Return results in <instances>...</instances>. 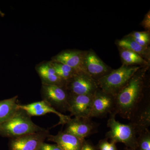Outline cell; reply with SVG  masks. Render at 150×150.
<instances>
[{"mask_svg": "<svg viewBox=\"0 0 150 150\" xmlns=\"http://www.w3.org/2000/svg\"><path fill=\"white\" fill-rule=\"evenodd\" d=\"M130 123L135 127L138 135L149 129L150 126V102L149 98L143 97L130 119Z\"/></svg>", "mask_w": 150, "mask_h": 150, "instance_id": "cell-13", "label": "cell"}, {"mask_svg": "<svg viewBox=\"0 0 150 150\" xmlns=\"http://www.w3.org/2000/svg\"><path fill=\"white\" fill-rule=\"evenodd\" d=\"M50 63L56 74L65 83L77 74L74 70L67 65L52 61H51Z\"/></svg>", "mask_w": 150, "mask_h": 150, "instance_id": "cell-20", "label": "cell"}, {"mask_svg": "<svg viewBox=\"0 0 150 150\" xmlns=\"http://www.w3.org/2000/svg\"><path fill=\"white\" fill-rule=\"evenodd\" d=\"M120 48V55L123 64L130 66L131 65H146L148 64V62L139 54L127 49Z\"/></svg>", "mask_w": 150, "mask_h": 150, "instance_id": "cell-19", "label": "cell"}, {"mask_svg": "<svg viewBox=\"0 0 150 150\" xmlns=\"http://www.w3.org/2000/svg\"><path fill=\"white\" fill-rule=\"evenodd\" d=\"M81 150H96V149L89 142L85 140Z\"/></svg>", "mask_w": 150, "mask_h": 150, "instance_id": "cell-26", "label": "cell"}, {"mask_svg": "<svg viewBox=\"0 0 150 150\" xmlns=\"http://www.w3.org/2000/svg\"><path fill=\"white\" fill-rule=\"evenodd\" d=\"M66 125L64 132L83 140L96 132L98 127V125L92 121L91 118L76 117L71 118Z\"/></svg>", "mask_w": 150, "mask_h": 150, "instance_id": "cell-9", "label": "cell"}, {"mask_svg": "<svg viewBox=\"0 0 150 150\" xmlns=\"http://www.w3.org/2000/svg\"><path fill=\"white\" fill-rule=\"evenodd\" d=\"M97 147L100 150H118L115 144L108 142L106 139L100 141Z\"/></svg>", "mask_w": 150, "mask_h": 150, "instance_id": "cell-23", "label": "cell"}, {"mask_svg": "<svg viewBox=\"0 0 150 150\" xmlns=\"http://www.w3.org/2000/svg\"><path fill=\"white\" fill-rule=\"evenodd\" d=\"M47 140L54 142L63 150H81L85 140L60 131L56 135H49Z\"/></svg>", "mask_w": 150, "mask_h": 150, "instance_id": "cell-15", "label": "cell"}, {"mask_svg": "<svg viewBox=\"0 0 150 150\" xmlns=\"http://www.w3.org/2000/svg\"><path fill=\"white\" fill-rule=\"evenodd\" d=\"M69 109L71 116L76 118H91L92 103L94 95H69Z\"/></svg>", "mask_w": 150, "mask_h": 150, "instance_id": "cell-11", "label": "cell"}, {"mask_svg": "<svg viewBox=\"0 0 150 150\" xmlns=\"http://www.w3.org/2000/svg\"><path fill=\"white\" fill-rule=\"evenodd\" d=\"M84 69L86 72L96 81L111 71L92 50L86 54Z\"/></svg>", "mask_w": 150, "mask_h": 150, "instance_id": "cell-14", "label": "cell"}, {"mask_svg": "<svg viewBox=\"0 0 150 150\" xmlns=\"http://www.w3.org/2000/svg\"><path fill=\"white\" fill-rule=\"evenodd\" d=\"M44 130L33 123L25 111L18 109L8 121L0 124V136L11 139Z\"/></svg>", "mask_w": 150, "mask_h": 150, "instance_id": "cell-2", "label": "cell"}, {"mask_svg": "<svg viewBox=\"0 0 150 150\" xmlns=\"http://www.w3.org/2000/svg\"><path fill=\"white\" fill-rule=\"evenodd\" d=\"M142 24L145 29L149 30L150 28V11H149L145 16L144 19L142 22Z\"/></svg>", "mask_w": 150, "mask_h": 150, "instance_id": "cell-25", "label": "cell"}, {"mask_svg": "<svg viewBox=\"0 0 150 150\" xmlns=\"http://www.w3.org/2000/svg\"><path fill=\"white\" fill-rule=\"evenodd\" d=\"M69 95H94L98 89L96 81L86 73H77L65 84Z\"/></svg>", "mask_w": 150, "mask_h": 150, "instance_id": "cell-6", "label": "cell"}, {"mask_svg": "<svg viewBox=\"0 0 150 150\" xmlns=\"http://www.w3.org/2000/svg\"><path fill=\"white\" fill-rule=\"evenodd\" d=\"M5 14L4 13H3L1 11V10H0V16H1L2 17H4V16H5Z\"/></svg>", "mask_w": 150, "mask_h": 150, "instance_id": "cell-27", "label": "cell"}, {"mask_svg": "<svg viewBox=\"0 0 150 150\" xmlns=\"http://www.w3.org/2000/svg\"><path fill=\"white\" fill-rule=\"evenodd\" d=\"M42 84L54 85L65 87L66 83L57 75L50 62H43L35 68Z\"/></svg>", "mask_w": 150, "mask_h": 150, "instance_id": "cell-16", "label": "cell"}, {"mask_svg": "<svg viewBox=\"0 0 150 150\" xmlns=\"http://www.w3.org/2000/svg\"><path fill=\"white\" fill-rule=\"evenodd\" d=\"M47 130L26 134L11 139L9 143L10 150H40L49 136Z\"/></svg>", "mask_w": 150, "mask_h": 150, "instance_id": "cell-7", "label": "cell"}, {"mask_svg": "<svg viewBox=\"0 0 150 150\" xmlns=\"http://www.w3.org/2000/svg\"><path fill=\"white\" fill-rule=\"evenodd\" d=\"M18 108L24 110L30 117L42 116L48 113H54L59 116L60 119L58 125H64L71 118L70 116L64 115L56 110L44 100L28 104L19 105Z\"/></svg>", "mask_w": 150, "mask_h": 150, "instance_id": "cell-12", "label": "cell"}, {"mask_svg": "<svg viewBox=\"0 0 150 150\" xmlns=\"http://www.w3.org/2000/svg\"><path fill=\"white\" fill-rule=\"evenodd\" d=\"M18 96L0 100V124L8 121L18 110Z\"/></svg>", "mask_w": 150, "mask_h": 150, "instance_id": "cell-17", "label": "cell"}, {"mask_svg": "<svg viewBox=\"0 0 150 150\" xmlns=\"http://www.w3.org/2000/svg\"><path fill=\"white\" fill-rule=\"evenodd\" d=\"M140 46L147 47L150 43V34L148 32H134L128 35Z\"/></svg>", "mask_w": 150, "mask_h": 150, "instance_id": "cell-22", "label": "cell"}, {"mask_svg": "<svg viewBox=\"0 0 150 150\" xmlns=\"http://www.w3.org/2000/svg\"><path fill=\"white\" fill-rule=\"evenodd\" d=\"M117 45L120 48L126 49L133 51L139 54L142 57H146L149 56V51L147 47H143L140 46L131 37H127L123 38L117 42Z\"/></svg>", "mask_w": 150, "mask_h": 150, "instance_id": "cell-18", "label": "cell"}, {"mask_svg": "<svg viewBox=\"0 0 150 150\" xmlns=\"http://www.w3.org/2000/svg\"><path fill=\"white\" fill-rule=\"evenodd\" d=\"M87 52L79 50H65L54 56L51 61L67 65L77 73H86L84 61Z\"/></svg>", "mask_w": 150, "mask_h": 150, "instance_id": "cell-10", "label": "cell"}, {"mask_svg": "<svg viewBox=\"0 0 150 150\" xmlns=\"http://www.w3.org/2000/svg\"><path fill=\"white\" fill-rule=\"evenodd\" d=\"M41 94L43 100L57 111L60 112L68 111L69 95L65 87L42 84Z\"/></svg>", "mask_w": 150, "mask_h": 150, "instance_id": "cell-5", "label": "cell"}, {"mask_svg": "<svg viewBox=\"0 0 150 150\" xmlns=\"http://www.w3.org/2000/svg\"><path fill=\"white\" fill-rule=\"evenodd\" d=\"M137 150H150V131L146 129L138 134Z\"/></svg>", "mask_w": 150, "mask_h": 150, "instance_id": "cell-21", "label": "cell"}, {"mask_svg": "<svg viewBox=\"0 0 150 150\" xmlns=\"http://www.w3.org/2000/svg\"><path fill=\"white\" fill-rule=\"evenodd\" d=\"M115 96L98 88L94 94L92 103L91 118H102L115 113Z\"/></svg>", "mask_w": 150, "mask_h": 150, "instance_id": "cell-8", "label": "cell"}, {"mask_svg": "<svg viewBox=\"0 0 150 150\" xmlns=\"http://www.w3.org/2000/svg\"><path fill=\"white\" fill-rule=\"evenodd\" d=\"M141 68L123 64L117 69L110 71L97 81L98 88L115 96Z\"/></svg>", "mask_w": 150, "mask_h": 150, "instance_id": "cell-3", "label": "cell"}, {"mask_svg": "<svg viewBox=\"0 0 150 150\" xmlns=\"http://www.w3.org/2000/svg\"><path fill=\"white\" fill-rule=\"evenodd\" d=\"M116 115L114 112L110 114L107 124L110 130L105 134L106 139H109L112 143H123L127 148L137 150V130L131 123L123 124L116 121Z\"/></svg>", "mask_w": 150, "mask_h": 150, "instance_id": "cell-4", "label": "cell"}, {"mask_svg": "<svg viewBox=\"0 0 150 150\" xmlns=\"http://www.w3.org/2000/svg\"><path fill=\"white\" fill-rule=\"evenodd\" d=\"M125 150H135V149H131V148L127 147L126 148V149H125Z\"/></svg>", "mask_w": 150, "mask_h": 150, "instance_id": "cell-28", "label": "cell"}, {"mask_svg": "<svg viewBox=\"0 0 150 150\" xmlns=\"http://www.w3.org/2000/svg\"><path fill=\"white\" fill-rule=\"evenodd\" d=\"M145 72L139 70L115 96V113L124 119L130 120L144 96Z\"/></svg>", "mask_w": 150, "mask_h": 150, "instance_id": "cell-1", "label": "cell"}, {"mask_svg": "<svg viewBox=\"0 0 150 150\" xmlns=\"http://www.w3.org/2000/svg\"><path fill=\"white\" fill-rule=\"evenodd\" d=\"M40 150H63L58 145L44 143Z\"/></svg>", "mask_w": 150, "mask_h": 150, "instance_id": "cell-24", "label": "cell"}]
</instances>
